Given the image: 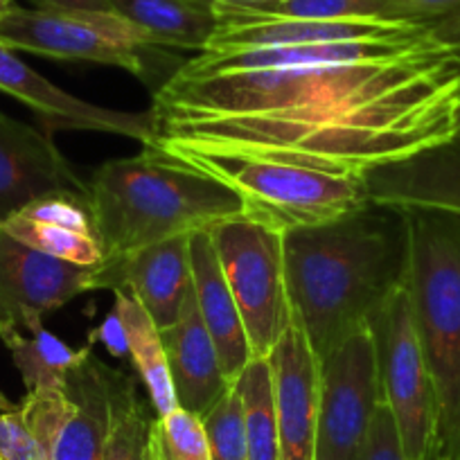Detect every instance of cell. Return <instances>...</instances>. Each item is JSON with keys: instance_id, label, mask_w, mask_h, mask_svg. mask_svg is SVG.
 Segmentation results:
<instances>
[{"instance_id": "cell-1", "label": "cell", "mask_w": 460, "mask_h": 460, "mask_svg": "<svg viewBox=\"0 0 460 460\" xmlns=\"http://www.w3.org/2000/svg\"><path fill=\"white\" fill-rule=\"evenodd\" d=\"M170 156L273 161L364 179L458 138L460 52L429 32L395 55L246 73L185 66L154 91Z\"/></svg>"}, {"instance_id": "cell-2", "label": "cell", "mask_w": 460, "mask_h": 460, "mask_svg": "<svg viewBox=\"0 0 460 460\" xmlns=\"http://www.w3.org/2000/svg\"><path fill=\"white\" fill-rule=\"evenodd\" d=\"M294 321L325 359L352 332L368 327L409 273L404 210L366 203L357 212L282 235Z\"/></svg>"}, {"instance_id": "cell-3", "label": "cell", "mask_w": 460, "mask_h": 460, "mask_svg": "<svg viewBox=\"0 0 460 460\" xmlns=\"http://www.w3.org/2000/svg\"><path fill=\"white\" fill-rule=\"evenodd\" d=\"M88 210L106 260L244 217L228 185L156 147L102 163L88 181Z\"/></svg>"}, {"instance_id": "cell-4", "label": "cell", "mask_w": 460, "mask_h": 460, "mask_svg": "<svg viewBox=\"0 0 460 460\" xmlns=\"http://www.w3.org/2000/svg\"><path fill=\"white\" fill-rule=\"evenodd\" d=\"M415 327L438 404V460H460V219L406 212Z\"/></svg>"}, {"instance_id": "cell-5", "label": "cell", "mask_w": 460, "mask_h": 460, "mask_svg": "<svg viewBox=\"0 0 460 460\" xmlns=\"http://www.w3.org/2000/svg\"><path fill=\"white\" fill-rule=\"evenodd\" d=\"M199 167L240 197L246 219L280 235L348 217L368 203L364 179L273 161L172 156Z\"/></svg>"}, {"instance_id": "cell-6", "label": "cell", "mask_w": 460, "mask_h": 460, "mask_svg": "<svg viewBox=\"0 0 460 460\" xmlns=\"http://www.w3.org/2000/svg\"><path fill=\"white\" fill-rule=\"evenodd\" d=\"M221 273L235 298L253 359H267L294 321L282 235L235 217L210 230Z\"/></svg>"}, {"instance_id": "cell-7", "label": "cell", "mask_w": 460, "mask_h": 460, "mask_svg": "<svg viewBox=\"0 0 460 460\" xmlns=\"http://www.w3.org/2000/svg\"><path fill=\"white\" fill-rule=\"evenodd\" d=\"M0 46L59 61L115 66L149 79L147 55L158 48L145 30L109 12H0Z\"/></svg>"}, {"instance_id": "cell-8", "label": "cell", "mask_w": 460, "mask_h": 460, "mask_svg": "<svg viewBox=\"0 0 460 460\" xmlns=\"http://www.w3.org/2000/svg\"><path fill=\"white\" fill-rule=\"evenodd\" d=\"M382 397L391 409L406 460H438V404L415 327L406 282L370 321Z\"/></svg>"}, {"instance_id": "cell-9", "label": "cell", "mask_w": 460, "mask_h": 460, "mask_svg": "<svg viewBox=\"0 0 460 460\" xmlns=\"http://www.w3.org/2000/svg\"><path fill=\"white\" fill-rule=\"evenodd\" d=\"M379 402L377 345L368 325L321 359L316 460H357Z\"/></svg>"}, {"instance_id": "cell-10", "label": "cell", "mask_w": 460, "mask_h": 460, "mask_svg": "<svg viewBox=\"0 0 460 460\" xmlns=\"http://www.w3.org/2000/svg\"><path fill=\"white\" fill-rule=\"evenodd\" d=\"M93 271L39 253L0 230V336L39 330L46 314L95 291Z\"/></svg>"}, {"instance_id": "cell-11", "label": "cell", "mask_w": 460, "mask_h": 460, "mask_svg": "<svg viewBox=\"0 0 460 460\" xmlns=\"http://www.w3.org/2000/svg\"><path fill=\"white\" fill-rule=\"evenodd\" d=\"M0 91L28 106L50 136L57 131H95L136 140L143 147L154 145L152 111H118L82 100L30 68L5 46H0Z\"/></svg>"}, {"instance_id": "cell-12", "label": "cell", "mask_w": 460, "mask_h": 460, "mask_svg": "<svg viewBox=\"0 0 460 460\" xmlns=\"http://www.w3.org/2000/svg\"><path fill=\"white\" fill-rule=\"evenodd\" d=\"M48 194H75L88 201V181L48 131L0 111V224Z\"/></svg>"}, {"instance_id": "cell-13", "label": "cell", "mask_w": 460, "mask_h": 460, "mask_svg": "<svg viewBox=\"0 0 460 460\" xmlns=\"http://www.w3.org/2000/svg\"><path fill=\"white\" fill-rule=\"evenodd\" d=\"M276 395L280 460H316L321 359L296 321L269 352Z\"/></svg>"}, {"instance_id": "cell-14", "label": "cell", "mask_w": 460, "mask_h": 460, "mask_svg": "<svg viewBox=\"0 0 460 460\" xmlns=\"http://www.w3.org/2000/svg\"><path fill=\"white\" fill-rule=\"evenodd\" d=\"M192 237V235H190ZM190 237H174L95 267L97 289H127L147 309L158 330L174 325L192 289Z\"/></svg>"}, {"instance_id": "cell-15", "label": "cell", "mask_w": 460, "mask_h": 460, "mask_svg": "<svg viewBox=\"0 0 460 460\" xmlns=\"http://www.w3.org/2000/svg\"><path fill=\"white\" fill-rule=\"evenodd\" d=\"M429 25L395 19H341V21H219L203 52L253 50V48L312 46V43L373 41L406 37Z\"/></svg>"}, {"instance_id": "cell-16", "label": "cell", "mask_w": 460, "mask_h": 460, "mask_svg": "<svg viewBox=\"0 0 460 460\" xmlns=\"http://www.w3.org/2000/svg\"><path fill=\"white\" fill-rule=\"evenodd\" d=\"M167 366L181 409L194 415H206L233 382L224 375L219 355L199 314L194 287L185 296L183 309L174 325L161 330Z\"/></svg>"}, {"instance_id": "cell-17", "label": "cell", "mask_w": 460, "mask_h": 460, "mask_svg": "<svg viewBox=\"0 0 460 460\" xmlns=\"http://www.w3.org/2000/svg\"><path fill=\"white\" fill-rule=\"evenodd\" d=\"M190 269H192L194 298L203 325L215 343L224 375L230 382H235L253 355H251L242 314L221 273L210 233H197L190 237Z\"/></svg>"}, {"instance_id": "cell-18", "label": "cell", "mask_w": 460, "mask_h": 460, "mask_svg": "<svg viewBox=\"0 0 460 460\" xmlns=\"http://www.w3.org/2000/svg\"><path fill=\"white\" fill-rule=\"evenodd\" d=\"M429 37V28L406 37L373 39V41H339L312 43V46H278L253 48V50L233 52H201L194 59L185 61V68L197 73H246V70H280L300 68V66L348 64V61L375 59V57L395 55L415 46Z\"/></svg>"}, {"instance_id": "cell-19", "label": "cell", "mask_w": 460, "mask_h": 460, "mask_svg": "<svg viewBox=\"0 0 460 460\" xmlns=\"http://www.w3.org/2000/svg\"><path fill=\"white\" fill-rule=\"evenodd\" d=\"M118 373L120 370L97 359L95 352L70 370L64 386L70 409L61 424L52 460H102Z\"/></svg>"}, {"instance_id": "cell-20", "label": "cell", "mask_w": 460, "mask_h": 460, "mask_svg": "<svg viewBox=\"0 0 460 460\" xmlns=\"http://www.w3.org/2000/svg\"><path fill=\"white\" fill-rule=\"evenodd\" d=\"M113 298V309L118 312L127 332L129 361L134 364L136 373L147 391L149 404L156 415H167L179 406V402H176L161 330L134 294H129L127 289H115Z\"/></svg>"}, {"instance_id": "cell-21", "label": "cell", "mask_w": 460, "mask_h": 460, "mask_svg": "<svg viewBox=\"0 0 460 460\" xmlns=\"http://www.w3.org/2000/svg\"><path fill=\"white\" fill-rule=\"evenodd\" d=\"M115 14L125 16L149 34L158 48L206 50L217 30V16L192 0H109Z\"/></svg>"}, {"instance_id": "cell-22", "label": "cell", "mask_w": 460, "mask_h": 460, "mask_svg": "<svg viewBox=\"0 0 460 460\" xmlns=\"http://www.w3.org/2000/svg\"><path fill=\"white\" fill-rule=\"evenodd\" d=\"M0 341L7 345L12 361L28 391L64 388L70 370L77 368L93 352V343L75 350L46 327H39L34 332H7L0 336Z\"/></svg>"}, {"instance_id": "cell-23", "label": "cell", "mask_w": 460, "mask_h": 460, "mask_svg": "<svg viewBox=\"0 0 460 460\" xmlns=\"http://www.w3.org/2000/svg\"><path fill=\"white\" fill-rule=\"evenodd\" d=\"M217 21L388 19L386 0H219Z\"/></svg>"}, {"instance_id": "cell-24", "label": "cell", "mask_w": 460, "mask_h": 460, "mask_svg": "<svg viewBox=\"0 0 460 460\" xmlns=\"http://www.w3.org/2000/svg\"><path fill=\"white\" fill-rule=\"evenodd\" d=\"M242 397L249 460H280L276 395L269 359H251L235 379Z\"/></svg>"}, {"instance_id": "cell-25", "label": "cell", "mask_w": 460, "mask_h": 460, "mask_svg": "<svg viewBox=\"0 0 460 460\" xmlns=\"http://www.w3.org/2000/svg\"><path fill=\"white\" fill-rule=\"evenodd\" d=\"M0 230L39 253H46L61 262L75 264V267L95 269L106 260L97 233H88V230H75L68 226L39 221L23 212H14L10 219L0 224Z\"/></svg>"}, {"instance_id": "cell-26", "label": "cell", "mask_w": 460, "mask_h": 460, "mask_svg": "<svg viewBox=\"0 0 460 460\" xmlns=\"http://www.w3.org/2000/svg\"><path fill=\"white\" fill-rule=\"evenodd\" d=\"M152 424L147 406L140 400L136 379L118 373L111 397V422L102 460H149L147 433Z\"/></svg>"}, {"instance_id": "cell-27", "label": "cell", "mask_w": 460, "mask_h": 460, "mask_svg": "<svg viewBox=\"0 0 460 460\" xmlns=\"http://www.w3.org/2000/svg\"><path fill=\"white\" fill-rule=\"evenodd\" d=\"M147 458L210 460V447L201 418L181 406L167 415H154L147 433Z\"/></svg>"}, {"instance_id": "cell-28", "label": "cell", "mask_w": 460, "mask_h": 460, "mask_svg": "<svg viewBox=\"0 0 460 460\" xmlns=\"http://www.w3.org/2000/svg\"><path fill=\"white\" fill-rule=\"evenodd\" d=\"M201 422L210 447V460H249L244 411L235 382L206 415H201Z\"/></svg>"}, {"instance_id": "cell-29", "label": "cell", "mask_w": 460, "mask_h": 460, "mask_svg": "<svg viewBox=\"0 0 460 460\" xmlns=\"http://www.w3.org/2000/svg\"><path fill=\"white\" fill-rule=\"evenodd\" d=\"M0 460H50L30 431L19 404L0 411Z\"/></svg>"}, {"instance_id": "cell-30", "label": "cell", "mask_w": 460, "mask_h": 460, "mask_svg": "<svg viewBox=\"0 0 460 460\" xmlns=\"http://www.w3.org/2000/svg\"><path fill=\"white\" fill-rule=\"evenodd\" d=\"M357 460H406L395 420H393V413L386 402H384V397L377 404V411H375L373 422H370Z\"/></svg>"}, {"instance_id": "cell-31", "label": "cell", "mask_w": 460, "mask_h": 460, "mask_svg": "<svg viewBox=\"0 0 460 460\" xmlns=\"http://www.w3.org/2000/svg\"><path fill=\"white\" fill-rule=\"evenodd\" d=\"M460 10V0H386L388 19L433 25Z\"/></svg>"}, {"instance_id": "cell-32", "label": "cell", "mask_w": 460, "mask_h": 460, "mask_svg": "<svg viewBox=\"0 0 460 460\" xmlns=\"http://www.w3.org/2000/svg\"><path fill=\"white\" fill-rule=\"evenodd\" d=\"M88 343H104V348L109 350V355H113L115 359H129V345H127V332L122 325L120 316L115 309H111L106 314L104 321L91 332L88 336Z\"/></svg>"}, {"instance_id": "cell-33", "label": "cell", "mask_w": 460, "mask_h": 460, "mask_svg": "<svg viewBox=\"0 0 460 460\" xmlns=\"http://www.w3.org/2000/svg\"><path fill=\"white\" fill-rule=\"evenodd\" d=\"M37 10L50 12H109V0H32Z\"/></svg>"}, {"instance_id": "cell-34", "label": "cell", "mask_w": 460, "mask_h": 460, "mask_svg": "<svg viewBox=\"0 0 460 460\" xmlns=\"http://www.w3.org/2000/svg\"><path fill=\"white\" fill-rule=\"evenodd\" d=\"M429 32L436 39L440 46L449 48V50L460 52V10L449 14L447 19L438 21V23L429 25Z\"/></svg>"}, {"instance_id": "cell-35", "label": "cell", "mask_w": 460, "mask_h": 460, "mask_svg": "<svg viewBox=\"0 0 460 460\" xmlns=\"http://www.w3.org/2000/svg\"><path fill=\"white\" fill-rule=\"evenodd\" d=\"M192 3H197V5H203V7H208V10H210V7L215 5V3H219V0H192Z\"/></svg>"}, {"instance_id": "cell-36", "label": "cell", "mask_w": 460, "mask_h": 460, "mask_svg": "<svg viewBox=\"0 0 460 460\" xmlns=\"http://www.w3.org/2000/svg\"><path fill=\"white\" fill-rule=\"evenodd\" d=\"M10 7H14V0H0V12H7Z\"/></svg>"}, {"instance_id": "cell-37", "label": "cell", "mask_w": 460, "mask_h": 460, "mask_svg": "<svg viewBox=\"0 0 460 460\" xmlns=\"http://www.w3.org/2000/svg\"><path fill=\"white\" fill-rule=\"evenodd\" d=\"M10 404H12V402H7V400H5V397L0 395V411H5V409H7V406H10Z\"/></svg>"}, {"instance_id": "cell-38", "label": "cell", "mask_w": 460, "mask_h": 460, "mask_svg": "<svg viewBox=\"0 0 460 460\" xmlns=\"http://www.w3.org/2000/svg\"><path fill=\"white\" fill-rule=\"evenodd\" d=\"M456 140H460V127H458V138H456Z\"/></svg>"}]
</instances>
